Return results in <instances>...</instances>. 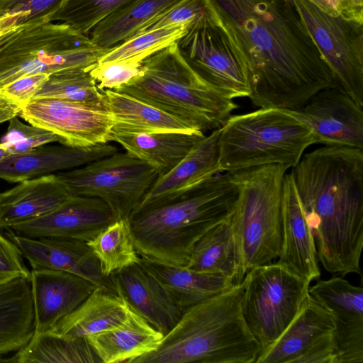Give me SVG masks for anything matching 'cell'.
I'll list each match as a JSON object with an SVG mask.
<instances>
[{"label": "cell", "mask_w": 363, "mask_h": 363, "mask_svg": "<svg viewBox=\"0 0 363 363\" xmlns=\"http://www.w3.org/2000/svg\"><path fill=\"white\" fill-rule=\"evenodd\" d=\"M110 277L117 294L130 308L164 336L179 320L183 311L139 263L119 269Z\"/></svg>", "instance_id": "obj_21"}, {"label": "cell", "mask_w": 363, "mask_h": 363, "mask_svg": "<svg viewBox=\"0 0 363 363\" xmlns=\"http://www.w3.org/2000/svg\"><path fill=\"white\" fill-rule=\"evenodd\" d=\"M230 27L256 107L295 110L338 86L292 0H210Z\"/></svg>", "instance_id": "obj_1"}, {"label": "cell", "mask_w": 363, "mask_h": 363, "mask_svg": "<svg viewBox=\"0 0 363 363\" xmlns=\"http://www.w3.org/2000/svg\"><path fill=\"white\" fill-rule=\"evenodd\" d=\"M86 242L106 277L139 262L128 218L117 219Z\"/></svg>", "instance_id": "obj_34"}, {"label": "cell", "mask_w": 363, "mask_h": 363, "mask_svg": "<svg viewBox=\"0 0 363 363\" xmlns=\"http://www.w3.org/2000/svg\"><path fill=\"white\" fill-rule=\"evenodd\" d=\"M33 22V21L21 23L16 29L0 38V52L10 44L22 30L28 27Z\"/></svg>", "instance_id": "obj_48"}, {"label": "cell", "mask_w": 363, "mask_h": 363, "mask_svg": "<svg viewBox=\"0 0 363 363\" xmlns=\"http://www.w3.org/2000/svg\"><path fill=\"white\" fill-rule=\"evenodd\" d=\"M214 10L210 0H181L147 23L135 35L169 26H189Z\"/></svg>", "instance_id": "obj_40"}, {"label": "cell", "mask_w": 363, "mask_h": 363, "mask_svg": "<svg viewBox=\"0 0 363 363\" xmlns=\"http://www.w3.org/2000/svg\"><path fill=\"white\" fill-rule=\"evenodd\" d=\"M245 281L185 310L155 351L131 363H255L262 347L242 314Z\"/></svg>", "instance_id": "obj_4"}, {"label": "cell", "mask_w": 363, "mask_h": 363, "mask_svg": "<svg viewBox=\"0 0 363 363\" xmlns=\"http://www.w3.org/2000/svg\"><path fill=\"white\" fill-rule=\"evenodd\" d=\"M181 0H131L99 22L89 33L96 46L112 48L134 36L150 21Z\"/></svg>", "instance_id": "obj_32"}, {"label": "cell", "mask_w": 363, "mask_h": 363, "mask_svg": "<svg viewBox=\"0 0 363 363\" xmlns=\"http://www.w3.org/2000/svg\"><path fill=\"white\" fill-rule=\"evenodd\" d=\"M205 136L202 132L125 133L111 131L110 141L151 166L162 177L173 169Z\"/></svg>", "instance_id": "obj_27"}, {"label": "cell", "mask_w": 363, "mask_h": 363, "mask_svg": "<svg viewBox=\"0 0 363 363\" xmlns=\"http://www.w3.org/2000/svg\"><path fill=\"white\" fill-rule=\"evenodd\" d=\"M243 280L242 314L262 352L293 320L308 294L311 281L277 262L252 268Z\"/></svg>", "instance_id": "obj_10"}, {"label": "cell", "mask_w": 363, "mask_h": 363, "mask_svg": "<svg viewBox=\"0 0 363 363\" xmlns=\"http://www.w3.org/2000/svg\"><path fill=\"white\" fill-rule=\"evenodd\" d=\"M117 219L113 210L101 199L71 196L48 213L6 230L33 238H57L88 242Z\"/></svg>", "instance_id": "obj_15"}, {"label": "cell", "mask_w": 363, "mask_h": 363, "mask_svg": "<svg viewBox=\"0 0 363 363\" xmlns=\"http://www.w3.org/2000/svg\"><path fill=\"white\" fill-rule=\"evenodd\" d=\"M131 0H66L50 18L87 35L102 20Z\"/></svg>", "instance_id": "obj_36"}, {"label": "cell", "mask_w": 363, "mask_h": 363, "mask_svg": "<svg viewBox=\"0 0 363 363\" xmlns=\"http://www.w3.org/2000/svg\"><path fill=\"white\" fill-rule=\"evenodd\" d=\"M282 237L277 263L310 281L318 279L317 250L313 231L302 208L291 173L283 180Z\"/></svg>", "instance_id": "obj_19"}, {"label": "cell", "mask_w": 363, "mask_h": 363, "mask_svg": "<svg viewBox=\"0 0 363 363\" xmlns=\"http://www.w3.org/2000/svg\"><path fill=\"white\" fill-rule=\"evenodd\" d=\"M24 18L25 15L22 13L0 15V38L16 29Z\"/></svg>", "instance_id": "obj_46"}, {"label": "cell", "mask_w": 363, "mask_h": 363, "mask_svg": "<svg viewBox=\"0 0 363 363\" xmlns=\"http://www.w3.org/2000/svg\"><path fill=\"white\" fill-rule=\"evenodd\" d=\"M11 359L13 363L101 362L86 338H70L52 330L34 333Z\"/></svg>", "instance_id": "obj_33"}, {"label": "cell", "mask_w": 363, "mask_h": 363, "mask_svg": "<svg viewBox=\"0 0 363 363\" xmlns=\"http://www.w3.org/2000/svg\"><path fill=\"white\" fill-rule=\"evenodd\" d=\"M184 312L235 284L220 274L199 272L140 255L138 262Z\"/></svg>", "instance_id": "obj_25"}, {"label": "cell", "mask_w": 363, "mask_h": 363, "mask_svg": "<svg viewBox=\"0 0 363 363\" xmlns=\"http://www.w3.org/2000/svg\"><path fill=\"white\" fill-rule=\"evenodd\" d=\"M52 98L80 101L106 108L102 90L88 70L74 69L53 73L49 76L33 99Z\"/></svg>", "instance_id": "obj_35"}, {"label": "cell", "mask_w": 363, "mask_h": 363, "mask_svg": "<svg viewBox=\"0 0 363 363\" xmlns=\"http://www.w3.org/2000/svg\"><path fill=\"white\" fill-rule=\"evenodd\" d=\"M2 146L12 155L28 152L35 147L53 143L64 144L58 135L45 129L27 125L18 116L9 121L6 132L0 141Z\"/></svg>", "instance_id": "obj_38"}, {"label": "cell", "mask_w": 363, "mask_h": 363, "mask_svg": "<svg viewBox=\"0 0 363 363\" xmlns=\"http://www.w3.org/2000/svg\"><path fill=\"white\" fill-rule=\"evenodd\" d=\"M49 76L41 73L18 77L0 87V100L21 108L33 99Z\"/></svg>", "instance_id": "obj_41"}, {"label": "cell", "mask_w": 363, "mask_h": 363, "mask_svg": "<svg viewBox=\"0 0 363 363\" xmlns=\"http://www.w3.org/2000/svg\"><path fill=\"white\" fill-rule=\"evenodd\" d=\"M186 267L223 275L234 284L242 281L240 254L229 218L211 228L196 242Z\"/></svg>", "instance_id": "obj_31"}, {"label": "cell", "mask_w": 363, "mask_h": 363, "mask_svg": "<svg viewBox=\"0 0 363 363\" xmlns=\"http://www.w3.org/2000/svg\"><path fill=\"white\" fill-rule=\"evenodd\" d=\"M23 256L16 245L0 233V284L18 278H30Z\"/></svg>", "instance_id": "obj_43"}, {"label": "cell", "mask_w": 363, "mask_h": 363, "mask_svg": "<svg viewBox=\"0 0 363 363\" xmlns=\"http://www.w3.org/2000/svg\"><path fill=\"white\" fill-rule=\"evenodd\" d=\"M176 43L189 65L215 91L230 99L250 96L244 57L232 29L216 9L189 25Z\"/></svg>", "instance_id": "obj_9"}, {"label": "cell", "mask_w": 363, "mask_h": 363, "mask_svg": "<svg viewBox=\"0 0 363 363\" xmlns=\"http://www.w3.org/2000/svg\"><path fill=\"white\" fill-rule=\"evenodd\" d=\"M57 175L72 196L99 198L118 219L128 218L158 177L146 162L118 151Z\"/></svg>", "instance_id": "obj_11"}, {"label": "cell", "mask_w": 363, "mask_h": 363, "mask_svg": "<svg viewBox=\"0 0 363 363\" xmlns=\"http://www.w3.org/2000/svg\"><path fill=\"white\" fill-rule=\"evenodd\" d=\"M308 293L333 314L336 363H363V289L342 277L318 280Z\"/></svg>", "instance_id": "obj_16"}, {"label": "cell", "mask_w": 363, "mask_h": 363, "mask_svg": "<svg viewBox=\"0 0 363 363\" xmlns=\"http://www.w3.org/2000/svg\"><path fill=\"white\" fill-rule=\"evenodd\" d=\"M18 116L58 135L63 145L85 147L110 142L111 113L89 104L52 98L32 99Z\"/></svg>", "instance_id": "obj_13"}, {"label": "cell", "mask_w": 363, "mask_h": 363, "mask_svg": "<svg viewBox=\"0 0 363 363\" xmlns=\"http://www.w3.org/2000/svg\"><path fill=\"white\" fill-rule=\"evenodd\" d=\"M34 333L30 278L0 284V356L22 348Z\"/></svg>", "instance_id": "obj_29"}, {"label": "cell", "mask_w": 363, "mask_h": 363, "mask_svg": "<svg viewBox=\"0 0 363 363\" xmlns=\"http://www.w3.org/2000/svg\"><path fill=\"white\" fill-rule=\"evenodd\" d=\"M291 173L318 262L331 274L362 276L363 150L324 145L303 154Z\"/></svg>", "instance_id": "obj_2"}, {"label": "cell", "mask_w": 363, "mask_h": 363, "mask_svg": "<svg viewBox=\"0 0 363 363\" xmlns=\"http://www.w3.org/2000/svg\"><path fill=\"white\" fill-rule=\"evenodd\" d=\"M118 152L108 143L91 147L44 145L0 162V179L10 183L73 169Z\"/></svg>", "instance_id": "obj_20"}, {"label": "cell", "mask_w": 363, "mask_h": 363, "mask_svg": "<svg viewBox=\"0 0 363 363\" xmlns=\"http://www.w3.org/2000/svg\"><path fill=\"white\" fill-rule=\"evenodd\" d=\"M145 55L123 60L98 62L88 71L100 90H116L127 84L142 72Z\"/></svg>", "instance_id": "obj_39"}, {"label": "cell", "mask_w": 363, "mask_h": 363, "mask_svg": "<svg viewBox=\"0 0 363 363\" xmlns=\"http://www.w3.org/2000/svg\"><path fill=\"white\" fill-rule=\"evenodd\" d=\"M352 2L357 13L363 16V0H352Z\"/></svg>", "instance_id": "obj_49"}, {"label": "cell", "mask_w": 363, "mask_h": 363, "mask_svg": "<svg viewBox=\"0 0 363 363\" xmlns=\"http://www.w3.org/2000/svg\"><path fill=\"white\" fill-rule=\"evenodd\" d=\"M113 91L152 105L203 133L220 128L238 107L193 70L176 42L146 57L141 74Z\"/></svg>", "instance_id": "obj_5"}, {"label": "cell", "mask_w": 363, "mask_h": 363, "mask_svg": "<svg viewBox=\"0 0 363 363\" xmlns=\"http://www.w3.org/2000/svg\"><path fill=\"white\" fill-rule=\"evenodd\" d=\"M30 281L34 333L50 330L76 309L96 286L74 274L48 269H33Z\"/></svg>", "instance_id": "obj_18"}, {"label": "cell", "mask_w": 363, "mask_h": 363, "mask_svg": "<svg viewBox=\"0 0 363 363\" xmlns=\"http://www.w3.org/2000/svg\"><path fill=\"white\" fill-rule=\"evenodd\" d=\"M324 13L363 24V16L356 11L352 0H307Z\"/></svg>", "instance_id": "obj_45"}, {"label": "cell", "mask_w": 363, "mask_h": 363, "mask_svg": "<svg viewBox=\"0 0 363 363\" xmlns=\"http://www.w3.org/2000/svg\"><path fill=\"white\" fill-rule=\"evenodd\" d=\"M335 329L332 313L308 293L281 336L260 353L255 363H295L305 352Z\"/></svg>", "instance_id": "obj_22"}, {"label": "cell", "mask_w": 363, "mask_h": 363, "mask_svg": "<svg viewBox=\"0 0 363 363\" xmlns=\"http://www.w3.org/2000/svg\"><path fill=\"white\" fill-rule=\"evenodd\" d=\"M338 86L322 89L291 110L311 130L316 143L363 150V110Z\"/></svg>", "instance_id": "obj_14"}, {"label": "cell", "mask_w": 363, "mask_h": 363, "mask_svg": "<svg viewBox=\"0 0 363 363\" xmlns=\"http://www.w3.org/2000/svg\"><path fill=\"white\" fill-rule=\"evenodd\" d=\"M71 196L57 174L20 182L0 193V229L41 217Z\"/></svg>", "instance_id": "obj_23"}, {"label": "cell", "mask_w": 363, "mask_h": 363, "mask_svg": "<svg viewBox=\"0 0 363 363\" xmlns=\"http://www.w3.org/2000/svg\"><path fill=\"white\" fill-rule=\"evenodd\" d=\"M220 128L201 139L169 172L157 177L139 205L177 196L222 173L219 165Z\"/></svg>", "instance_id": "obj_24"}, {"label": "cell", "mask_w": 363, "mask_h": 363, "mask_svg": "<svg viewBox=\"0 0 363 363\" xmlns=\"http://www.w3.org/2000/svg\"><path fill=\"white\" fill-rule=\"evenodd\" d=\"M237 196L236 183L228 172L177 196L138 205L128 217L137 252L186 267L196 242L230 218Z\"/></svg>", "instance_id": "obj_3"}, {"label": "cell", "mask_w": 363, "mask_h": 363, "mask_svg": "<svg viewBox=\"0 0 363 363\" xmlns=\"http://www.w3.org/2000/svg\"><path fill=\"white\" fill-rule=\"evenodd\" d=\"M11 155L1 144L0 143V162Z\"/></svg>", "instance_id": "obj_50"}, {"label": "cell", "mask_w": 363, "mask_h": 363, "mask_svg": "<svg viewBox=\"0 0 363 363\" xmlns=\"http://www.w3.org/2000/svg\"><path fill=\"white\" fill-rule=\"evenodd\" d=\"M20 109L0 100V123L9 121L12 118L18 116Z\"/></svg>", "instance_id": "obj_47"}, {"label": "cell", "mask_w": 363, "mask_h": 363, "mask_svg": "<svg viewBox=\"0 0 363 363\" xmlns=\"http://www.w3.org/2000/svg\"><path fill=\"white\" fill-rule=\"evenodd\" d=\"M163 337L162 333L131 310L123 323L86 338L101 362L131 363L157 350Z\"/></svg>", "instance_id": "obj_26"}, {"label": "cell", "mask_w": 363, "mask_h": 363, "mask_svg": "<svg viewBox=\"0 0 363 363\" xmlns=\"http://www.w3.org/2000/svg\"><path fill=\"white\" fill-rule=\"evenodd\" d=\"M33 269L64 271L96 286L117 293L110 276L101 272L99 262L86 242L66 238H33L9 233Z\"/></svg>", "instance_id": "obj_17"}, {"label": "cell", "mask_w": 363, "mask_h": 363, "mask_svg": "<svg viewBox=\"0 0 363 363\" xmlns=\"http://www.w3.org/2000/svg\"><path fill=\"white\" fill-rule=\"evenodd\" d=\"M0 362H12L13 363V361H12L11 358L6 359V358H4L3 356H0Z\"/></svg>", "instance_id": "obj_51"}, {"label": "cell", "mask_w": 363, "mask_h": 363, "mask_svg": "<svg viewBox=\"0 0 363 363\" xmlns=\"http://www.w3.org/2000/svg\"><path fill=\"white\" fill-rule=\"evenodd\" d=\"M315 143L310 128L291 110L259 108L230 116L220 128L219 165L222 172L275 164L292 168Z\"/></svg>", "instance_id": "obj_6"}, {"label": "cell", "mask_w": 363, "mask_h": 363, "mask_svg": "<svg viewBox=\"0 0 363 363\" xmlns=\"http://www.w3.org/2000/svg\"><path fill=\"white\" fill-rule=\"evenodd\" d=\"M66 0H0V15L22 13L23 23L50 18Z\"/></svg>", "instance_id": "obj_42"}, {"label": "cell", "mask_w": 363, "mask_h": 363, "mask_svg": "<svg viewBox=\"0 0 363 363\" xmlns=\"http://www.w3.org/2000/svg\"><path fill=\"white\" fill-rule=\"evenodd\" d=\"M111 49L65 23L48 18L33 21L0 52V87L26 75L89 70Z\"/></svg>", "instance_id": "obj_8"}, {"label": "cell", "mask_w": 363, "mask_h": 363, "mask_svg": "<svg viewBox=\"0 0 363 363\" xmlns=\"http://www.w3.org/2000/svg\"><path fill=\"white\" fill-rule=\"evenodd\" d=\"M289 167L268 164L231 173L238 196L229 218L241 257V273L278 259L281 247L282 186Z\"/></svg>", "instance_id": "obj_7"}, {"label": "cell", "mask_w": 363, "mask_h": 363, "mask_svg": "<svg viewBox=\"0 0 363 363\" xmlns=\"http://www.w3.org/2000/svg\"><path fill=\"white\" fill-rule=\"evenodd\" d=\"M338 86L363 106L362 24L331 16L307 0H292Z\"/></svg>", "instance_id": "obj_12"}, {"label": "cell", "mask_w": 363, "mask_h": 363, "mask_svg": "<svg viewBox=\"0 0 363 363\" xmlns=\"http://www.w3.org/2000/svg\"><path fill=\"white\" fill-rule=\"evenodd\" d=\"M188 27L187 25L169 26L135 35L112 48L99 62L119 60L138 55L148 57L177 42L186 33Z\"/></svg>", "instance_id": "obj_37"}, {"label": "cell", "mask_w": 363, "mask_h": 363, "mask_svg": "<svg viewBox=\"0 0 363 363\" xmlns=\"http://www.w3.org/2000/svg\"><path fill=\"white\" fill-rule=\"evenodd\" d=\"M295 363H336L333 333L310 347Z\"/></svg>", "instance_id": "obj_44"}, {"label": "cell", "mask_w": 363, "mask_h": 363, "mask_svg": "<svg viewBox=\"0 0 363 363\" xmlns=\"http://www.w3.org/2000/svg\"><path fill=\"white\" fill-rule=\"evenodd\" d=\"M113 118L111 131L125 133L201 132L186 122L130 95L102 90Z\"/></svg>", "instance_id": "obj_30"}, {"label": "cell", "mask_w": 363, "mask_h": 363, "mask_svg": "<svg viewBox=\"0 0 363 363\" xmlns=\"http://www.w3.org/2000/svg\"><path fill=\"white\" fill-rule=\"evenodd\" d=\"M131 310L118 294L96 286L76 309L50 330L70 338H86L123 323Z\"/></svg>", "instance_id": "obj_28"}]
</instances>
